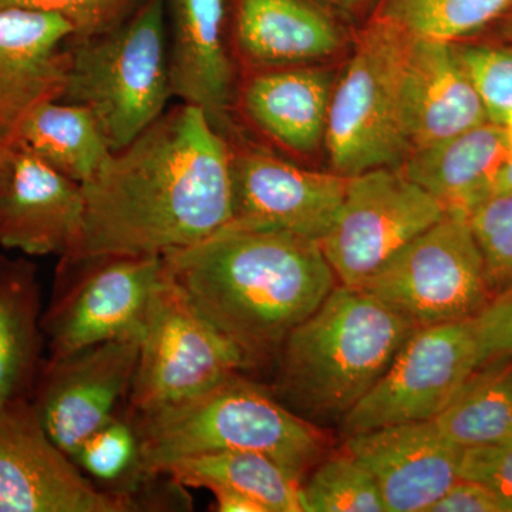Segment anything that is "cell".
I'll return each mask as SVG.
<instances>
[{
	"label": "cell",
	"instance_id": "obj_1",
	"mask_svg": "<svg viewBox=\"0 0 512 512\" xmlns=\"http://www.w3.org/2000/svg\"><path fill=\"white\" fill-rule=\"evenodd\" d=\"M82 188V228L60 259L164 258L232 220L231 146L204 111L181 103L113 151Z\"/></svg>",
	"mask_w": 512,
	"mask_h": 512
},
{
	"label": "cell",
	"instance_id": "obj_2",
	"mask_svg": "<svg viewBox=\"0 0 512 512\" xmlns=\"http://www.w3.org/2000/svg\"><path fill=\"white\" fill-rule=\"evenodd\" d=\"M163 264L251 369L275 360L286 336L339 285L318 241L282 229L224 227Z\"/></svg>",
	"mask_w": 512,
	"mask_h": 512
},
{
	"label": "cell",
	"instance_id": "obj_3",
	"mask_svg": "<svg viewBox=\"0 0 512 512\" xmlns=\"http://www.w3.org/2000/svg\"><path fill=\"white\" fill-rule=\"evenodd\" d=\"M416 330L366 289L336 285L286 336L272 393L303 419L340 421Z\"/></svg>",
	"mask_w": 512,
	"mask_h": 512
},
{
	"label": "cell",
	"instance_id": "obj_4",
	"mask_svg": "<svg viewBox=\"0 0 512 512\" xmlns=\"http://www.w3.org/2000/svg\"><path fill=\"white\" fill-rule=\"evenodd\" d=\"M130 416L151 477L181 458L254 451L303 483L326 446L315 423L286 407L271 387L241 373L185 402Z\"/></svg>",
	"mask_w": 512,
	"mask_h": 512
},
{
	"label": "cell",
	"instance_id": "obj_5",
	"mask_svg": "<svg viewBox=\"0 0 512 512\" xmlns=\"http://www.w3.org/2000/svg\"><path fill=\"white\" fill-rule=\"evenodd\" d=\"M64 103L92 110L111 151L160 119L173 97L168 67L167 0H143L116 28L70 42Z\"/></svg>",
	"mask_w": 512,
	"mask_h": 512
},
{
	"label": "cell",
	"instance_id": "obj_6",
	"mask_svg": "<svg viewBox=\"0 0 512 512\" xmlns=\"http://www.w3.org/2000/svg\"><path fill=\"white\" fill-rule=\"evenodd\" d=\"M412 37L384 18L360 40L330 99L325 137L336 173L353 177L409 153L404 72Z\"/></svg>",
	"mask_w": 512,
	"mask_h": 512
},
{
	"label": "cell",
	"instance_id": "obj_7",
	"mask_svg": "<svg viewBox=\"0 0 512 512\" xmlns=\"http://www.w3.org/2000/svg\"><path fill=\"white\" fill-rule=\"evenodd\" d=\"M245 370L251 366L244 353L197 311L163 264L141 333L127 412L185 402Z\"/></svg>",
	"mask_w": 512,
	"mask_h": 512
},
{
	"label": "cell",
	"instance_id": "obj_8",
	"mask_svg": "<svg viewBox=\"0 0 512 512\" xmlns=\"http://www.w3.org/2000/svg\"><path fill=\"white\" fill-rule=\"evenodd\" d=\"M362 289L416 329L474 319L493 299L468 217L458 212H446Z\"/></svg>",
	"mask_w": 512,
	"mask_h": 512
},
{
	"label": "cell",
	"instance_id": "obj_9",
	"mask_svg": "<svg viewBox=\"0 0 512 512\" xmlns=\"http://www.w3.org/2000/svg\"><path fill=\"white\" fill-rule=\"evenodd\" d=\"M163 275L156 256L60 259L42 326L49 357L120 339H140Z\"/></svg>",
	"mask_w": 512,
	"mask_h": 512
},
{
	"label": "cell",
	"instance_id": "obj_10",
	"mask_svg": "<svg viewBox=\"0 0 512 512\" xmlns=\"http://www.w3.org/2000/svg\"><path fill=\"white\" fill-rule=\"evenodd\" d=\"M446 212L403 173L375 168L350 178L338 217L320 239V248L340 285L362 288Z\"/></svg>",
	"mask_w": 512,
	"mask_h": 512
},
{
	"label": "cell",
	"instance_id": "obj_11",
	"mask_svg": "<svg viewBox=\"0 0 512 512\" xmlns=\"http://www.w3.org/2000/svg\"><path fill=\"white\" fill-rule=\"evenodd\" d=\"M480 367L473 319L416 329L342 420L343 437L434 420Z\"/></svg>",
	"mask_w": 512,
	"mask_h": 512
},
{
	"label": "cell",
	"instance_id": "obj_12",
	"mask_svg": "<svg viewBox=\"0 0 512 512\" xmlns=\"http://www.w3.org/2000/svg\"><path fill=\"white\" fill-rule=\"evenodd\" d=\"M97 487L43 429L30 400L0 404V512H133Z\"/></svg>",
	"mask_w": 512,
	"mask_h": 512
},
{
	"label": "cell",
	"instance_id": "obj_13",
	"mask_svg": "<svg viewBox=\"0 0 512 512\" xmlns=\"http://www.w3.org/2000/svg\"><path fill=\"white\" fill-rule=\"evenodd\" d=\"M140 339L110 340L47 356L30 403L57 447L73 458L94 431L121 412L136 373Z\"/></svg>",
	"mask_w": 512,
	"mask_h": 512
},
{
	"label": "cell",
	"instance_id": "obj_14",
	"mask_svg": "<svg viewBox=\"0 0 512 512\" xmlns=\"http://www.w3.org/2000/svg\"><path fill=\"white\" fill-rule=\"evenodd\" d=\"M231 150L234 212L225 227L282 229L318 242L328 234L352 177L305 170L266 151Z\"/></svg>",
	"mask_w": 512,
	"mask_h": 512
},
{
	"label": "cell",
	"instance_id": "obj_15",
	"mask_svg": "<svg viewBox=\"0 0 512 512\" xmlns=\"http://www.w3.org/2000/svg\"><path fill=\"white\" fill-rule=\"evenodd\" d=\"M463 450L433 420L365 431L345 443L375 478L387 512H429L460 478Z\"/></svg>",
	"mask_w": 512,
	"mask_h": 512
},
{
	"label": "cell",
	"instance_id": "obj_16",
	"mask_svg": "<svg viewBox=\"0 0 512 512\" xmlns=\"http://www.w3.org/2000/svg\"><path fill=\"white\" fill-rule=\"evenodd\" d=\"M73 36L62 16L0 8V144L12 146L40 104L62 100Z\"/></svg>",
	"mask_w": 512,
	"mask_h": 512
},
{
	"label": "cell",
	"instance_id": "obj_17",
	"mask_svg": "<svg viewBox=\"0 0 512 512\" xmlns=\"http://www.w3.org/2000/svg\"><path fill=\"white\" fill-rule=\"evenodd\" d=\"M82 184L25 148L10 146L0 180V247L30 256H63L82 228Z\"/></svg>",
	"mask_w": 512,
	"mask_h": 512
},
{
	"label": "cell",
	"instance_id": "obj_18",
	"mask_svg": "<svg viewBox=\"0 0 512 512\" xmlns=\"http://www.w3.org/2000/svg\"><path fill=\"white\" fill-rule=\"evenodd\" d=\"M171 93L228 137L234 70L224 40V0H167Z\"/></svg>",
	"mask_w": 512,
	"mask_h": 512
},
{
	"label": "cell",
	"instance_id": "obj_19",
	"mask_svg": "<svg viewBox=\"0 0 512 512\" xmlns=\"http://www.w3.org/2000/svg\"><path fill=\"white\" fill-rule=\"evenodd\" d=\"M404 117L412 151L490 121L451 42L413 35L404 72Z\"/></svg>",
	"mask_w": 512,
	"mask_h": 512
},
{
	"label": "cell",
	"instance_id": "obj_20",
	"mask_svg": "<svg viewBox=\"0 0 512 512\" xmlns=\"http://www.w3.org/2000/svg\"><path fill=\"white\" fill-rule=\"evenodd\" d=\"M330 99L329 77L312 69H259L242 84L239 107L271 143L309 154L326 136Z\"/></svg>",
	"mask_w": 512,
	"mask_h": 512
},
{
	"label": "cell",
	"instance_id": "obj_21",
	"mask_svg": "<svg viewBox=\"0 0 512 512\" xmlns=\"http://www.w3.org/2000/svg\"><path fill=\"white\" fill-rule=\"evenodd\" d=\"M511 156L503 126L485 121L441 143L412 151L403 174L447 212L468 217L494 194L498 173Z\"/></svg>",
	"mask_w": 512,
	"mask_h": 512
},
{
	"label": "cell",
	"instance_id": "obj_22",
	"mask_svg": "<svg viewBox=\"0 0 512 512\" xmlns=\"http://www.w3.org/2000/svg\"><path fill=\"white\" fill-rule=\"evenodd\" d=\"M339 43L332 20L306 0L237 2L234 45L248 66H293L328 56Z\"/></svg>",
	"mask_w": 512,
	"mask_h": 512
},
{
	"label": "cell",
	"instance_id": "obj_23",
	"mask_svg": "<svg viewBox=\"0 0 512 512\" xmlns=\"http://www.w3.org/2000/svg\"><path fill=\"white\" fill-rule=\"evenodd\" d=\"M37 268L0 255V404L30 400L46 339Z\"/></svg>",
	"mask_w": 512,
	"mask_h": 512
},
{
	"label": "cell",
	"instance_id": "obj_24",
	"mask_svg": "<svg viewBox=\"0 0 512 512\" xmlns=\"http://www.w3.org/2000/svg\"><path fill=\"white\" fill-rule=\"evenodd\" d=\"M158 476L180 487L237 491L265 512H305L302 483L272 458L254 451L198 454L168 464Z\"/></svg>",
	"mask_w": 512,
	"mask_h": 512
},
{
	"label": "cell",
	"instance_id": "obj_25",
	"mask_svg": "<svg viewBox=\"0 0 512 512\" xmlns=\"http://www.w3.org/2000/svg\"><path fill=\"white\" fill-rule=\"evenodd\" d=\"M12 146L25 148L79 184L89 181L113 153L92 110L64 101L36 107Z\"/></svg>",
	"mask_w": 512,
	"mask_h": 512
},
{
	"label": "cell",
	"instance_id": "obj_26",
	"mask_svg": "<svg viewBox=\"0 0 512 512\" xmlns=\"http://www.w3.org/2000/svg\"><path fill=\"white\" fill-rule=\"evenodd\" d=\"M433 421L461 448L512 440V356L478 367Z\"/></svg>",
	"mask_w": 512,
	"mask_h": 512
},
{
	"label": "cell",
	"instance_id": "obj_27",
	"mask_svg": "<svg viewBox=\"0 0 512 512\" xmlns=\"http://www.w3.org/2000/svg\"><path fill=\"white\" fill-rule=\"evenodd\" d=\"M72 460L97 487L111 493L136 498L140 488L154 478L144 471L140 440L126 406L87 437Z\"/></svg>",
	"mask_w": 512,
	"mask_h": 512
},
{
	"label": "cell",
	"instance_id": "obj_28",
	"mask_svg": "<svg viewBox=\"0 0 512 512\" xmlns=\"http://www.w3.org/2000/svg\"><path fill=\"white\" fill-rule=\"evenodd\" d=\"M305 512H386L375 478L343 450L316 464L302 483Z\"/></svg>",
	"mask_w": 512,
	"mask_h": 512
},
{
	"label": "cell",
	"instance_id": "obj_29",
	"mask_svg": "<svg viewBox=\"0 0 512 512\" xmlns=\"http://www.w3.org/2000/svg\"><path fill=\"white\" fill-rule=\"evenodd\" d=\"M512 0H390L386 19L417 37L451 42L483 28Z\"/></svg>",
	"mask_w": 512,
	"mask_h": 512
},
{
	"label": "cell",
	"instance_id": "obj_30",
	"mask_svg": "<svg viewBox=\"0 0 512 512\" xmlns=\"http://www.w3.org/2000/svg\"><path fill=\"white\" fill-rule=\"evenodd\" d=\"M491 295L512 288V192L493 194L468 215Z\"/></svg>",
	"mask_w": 512,
	"mask_h": 512
},
{
	"label": "cell",
	"instance_id": "obj_31",
	"mask_svg": "<svg viewBox=\"0 0 512 512\" xmlns=\"http://www.w3.org/2000/svg\"><path fill=\"white\" fill-rule=\"evenodd\" d=\"M143 0H0V8L39 10L62 16L72 25L70 42L92 39L116 28Z\"/></svg>",
	"mask_w": 512,
	"mask_h": 512
},
{
	"label": "cell",
	"instance_id": "obj_32",
	"mask_svg": "<svg viewBox=\"0 0 512 512\" xmlns=\"http://www.w3.org/2000/svg\"><path fill=\"white\" fill-rule=\"evenodd\" d=\"M458 56L488 120L503 126L512 111V50L468 47L458 50Z\"/></svg>",
	"mask_w": 512,
	"mask_h": 512
},
{
	"label": "cell",
	"instance_id": "obj_33",
	"mask_svg": "<svg viewBox=\"0 0 512 512\" xmlns=\"http://www.w3.org/2000/svg\"><path fill=\"white\" fill-rule=\"evenodd\" d=\"M460 478L490 488L512 512V440L464 448Z\"/></svg>",
	"mask_w": 512,
	"mask_h": 512
},
{
	"label": "cell",
	"instance_id": "obj_34",
	"mask_svg": "<svg viewBox=\"0 0 512 512\" xmlns=\"http://www.w3.org/2000/svg\"><path fill=\"white\" fill-rule=\"evenodd\" d=\"M473 323L480 366L512 356V288L493 296Z\"/></svg>",
	"mask_w": 512,
	"mask_h": 512
},
{
	"label": "cell",
	"instance_id": "obj_35",
	"mask_svg": "<svg viewBox=\"0 0 512 512\" xmlns=\"http://www.w3.org/2000/svg\"><path fill=\"white\" fill-rule=\"evenodd\" d=\"M429 512H510L497 494L477 481L458 478Z\"/></svg>",
	"mask_w": 512,
	"mask_h": 512
},
{
	"label": "cell",
	"instance_id": "obj_36",
	"mask_svg": "<svg viewBox=\"0 0 512 512\" xmlns=\"http://www.w3.org/2000/svg\"><path fill=\"white\" fill-rule=\"evenodd\" d=\"M211 493L214 495L215 510L218 512H265L261 505L237 491L217 488Z\"/></svg>",
	"mask_w": 512,
	"mask_h": 512
},
{
	"label": "cell",
	"instance_id": "obj_37",
	"mask_svg": "<svg viewBox=\"0 0 512 512\" xmlns=\"http://www.w3.org/2000/svg\"><path fill=\"white\" fill-rule=\"evenodd\" d=\"M504 192H512V156L503 165L495 180L494 194H504Z\"/></svg>",
	"mask_w": 512,
	"mask_h": 512
},
{
	"label": "cell",
	"instance_id": "obj_38",
	"mask_svg": "<svg viewBox=\"0 0 512 512\" xmlns=\"http://www.w3.org/2000/svg\"><path fill=\"white\" fill-rule=\"evenodd\" d=\"M10 156V146L0 144V180H2L3 174H5L6 165Z\"/></svg>",
	"mask_w": 512,
	"mask_h": 512
},
{
	"label": "cell",
	"instance_id": "obj_39",
	"mask_svg": "<svg viewBox=\"0 0 512 512\" xmlns=\"http://www.w3.org/2000/svg\"><path fill=\"white\" fill-rule=\"evenodd\" d=\"M503 128L505 131V136H507L508 144H510L512 151V111L508 114L507 119L504 120Z\"/></svg>",
	"mask_w": 512,
	"mask_h": 512
},
{
	"label": "cell",
	"instance_id": "obj_40",
	"mask_svg": "<svg viewBox=\"0 0 512 512\" xmlns=\"http://www.w3.org/2000/svg\"><path fill=\"white\" fill-rule=\"evenodd\" d=\"M504 33L512 42V15L508 18L507 22H505Z\"/></svg>",
	"mask_w": 512,
	"mask_h": 512
},
{
	"label": "cell",
	"instance_id": "obj_41",
	"mask_svg": "<svg viewBox=\"0 0 512 512\" xmlns=\"http://www.w3.org/2000/svg\"><path fill=\"white\" fill-rule=\"evenodd\" d=\"M339 2H343V3H353V2H357V0H339Z\"/></svg>",
	"mask_w": 512,
	"mask_h": 512
}]
</instances>
